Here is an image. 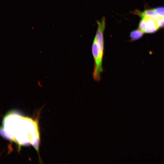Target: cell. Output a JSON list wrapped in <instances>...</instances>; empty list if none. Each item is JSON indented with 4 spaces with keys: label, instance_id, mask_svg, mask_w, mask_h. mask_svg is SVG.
<instances>
[{
    "label": "cell",
    "instance_id": "obj_1",
    "mask_svg": "<svg viewBox=\"0 0 164 164\" xmlns=\"http://www.w3.org/2000/svg\"><path fill=\"white\" fill-rule=\"evenodd\" d=\"M97 28L94 39L91 52L94 59V64L93 77L96 81L101 78V74L103 72V60L104 50V32L106 27V19L102 17L100 20L96 21Z\"/></svg>",
    "mask_w": 164,
    "mask_h": 164
},
{
    "label": "cell",
    "instance_id": "obj_2",
    "mask_svg": "<svg viewBox=\"0 0 164 164\" xmlns=\"http://www.w3.org/2000/svg\"><path fill=\"white\" fill-rule=\"evenodd\" d=\"M141 17L142 19L139 25V29L144 33H154L159 28L156 20L153 17L145 16Z\"/></svg>",
    "mask_w": 164,
    "mask_h": 164
},
{
    "label": "cell",
    "instance_id": "obj_3",
    "mask_svg": "<svg viewBox=\"0 0 164 164\" xmlns=\"http://www.w3.org/2000/svg\"><path fill=\"white\" fill-rule=\"evenodd\" d=\"M144 33L139 29L132 31L130 34L131 40L134 41L139 39L142 37Z\"/></svg>",
    "mask_w": 164,
    "mask_h": 164
},
{
    "label": "cell",
    "instance_id": "obj_4",
    "mask_svg": "<svg viewBox=\"0 0 164 164\" xmlns=\"http://www.w3.org/2000/svg\"><path fill=\"white\" fill-rule=\"evenodd\" d=\"M140 14V15L141 16V17L145 16H149L154 17L155 13L154 9H152L145 10Z\"/></svg>",
    "mask_w": 164,
    "mask_h": 164
},
{
    "label": "cell",
    "instance_id": "obj_5",
    "mask_svg": "<svg viewBox=\"0 0 164 164\" xmlns=\"http://www.w3.org/2000/svg\"><path fill=\"white\" fill-rule=\"evenodd\" d=\"M154 10L155 15L164 17V7H158Z\"/></svg>",
    "mask_w": 164,
    "mask_h": 164
}]
</instances>
